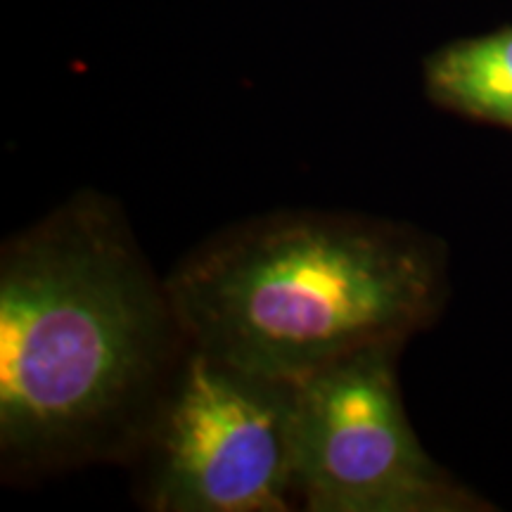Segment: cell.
Listing matches in <instances>:
<instances>
[{"mask_svg": "<svg viewBox=\"0 0 512 512\" xmlns=\"http://www.w3.org/2000/svg\"><path fill=\"white\" fill-rule=\"evenodd\" d=\"M190 344L124 209L81 190L0 249V460L133 463Z\"/></svg>", "mask_w": 512, "mask_h": 512, "instance_id": "cell-1", "label": "cell"}, {"mask_svg": "<svg viewBox=\"0 0 512 512\" xmlns=\"http://www.w3.org/2000/svg\"><path fill=\"white\" fill-rule=\"evenodd\" d=\"M164 280L192 349L297 384L430 328L446 299V256L406 223L283 209L202 240Z\"/></svg>", "mask_w": 512, "mask_h": 512, "instance_id": "cell-2", "label": "cell"}, {"mask_svg": "<svg viewBox=\"0 0 512 512\" xmlns=\"http://www.w3.org/2000/svg\"><path fill=\"white\" fill-rule=\"evenodd\" d=\"M297 384L188 349L143 448L155 512H285L294 496Z\"/></svg>", "mask_w": 512, "mask_h": 512, "instance_id": "cell-3", "label": "cell"}, {"mask_svg": "<svg viewBox=\"0 0 512 512\" xmlns=\"http://www.w3.org/2000/svg\"><path fill=\"white\" fill-rule=\"evenodd\" d=\"M375 344L297 382L294 496L309 512H472L482 498L434 463L403 408L396 356Z\"/></svg>", "mask_w": 512, "mask_h": 512, "instance_id": "cell-4", "label": "cell"}, {"mask_svg": "<svg viewBox=\"0 0 512 512\" xmlns=\"http://www.w3.org/2000/svg\"><path fill=\"white\" fill-rule=\"evenodd\" d=\"M425 86L446 110L512 128V27L439 48L425 64Z\"/></svg>", "mask_w": 512, "mask_h": 512, "instance_id": "cell-5", "label": "cell"}]
</instances>
